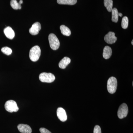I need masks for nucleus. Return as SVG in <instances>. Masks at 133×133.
<instances>
[{"label": "nucleus", "instance_id": "1", "mask_svg": "<svg viewBox=\"0 0 133 133\" xmlns=\"http://www.w3.org/2000/svg\"><path fill=\"white\" fill-rule=\"evenodd\" d=\"M41 55V50L38 45L34 46L30 51L29 57L32 62H36L38 61Z\"/></svg>", "mask_w": 133, "mask_h": 133}, {"label": "nucleus", "instance_id": "2", "mask_svg": "<svg viewBox=\"0 0 133 133\" xmlns=\"http://www.w3.org/2000/svg\"><path fill=\"white\" fill-rule=\"evenodd\" d=\"M107 90L111 94H113L116 92L117 87V80L116 78L111 77L109 78L107 81Z\"/></svg>", "mask_w": 133, "mask_h": 133}, {"label": "nucleus", "instance_id": "3", "mask_svg": "<svg viewBox=\"0 0 133 133\" xmlns=\"http://www.w3.org/2000/svg\"><path fill=\"white\" fill-rule=\"evenodd\" d=\"M49 41L50 47L52 49L56 50L59 48L60 43L56 36L53 33L50 34L49 36Z\"/></svg>", "mask_w": 133, "mask_h": 133}, {"label": "nucleus", "instance_id": "4", "mask_svg": "<svg viewBox=\"0 0 133 133\" xmlns=\"http://www.w3.org/2000/svg\"><path fill=\"white\" fill-rule=\"evenodd\" d=\"M39 78L41 82L51 83L55 81L56 78L54 74L52 73L42 72L39 75Z\"/></svg>", "mask_w": 133, "mask_h": 133}, {"label": "nucleus", "instance_id": "5", "mask_svg": "<svg viewBox=\"0 0 133 133\" xmlns=\"http://www.w3.org/2000/svg\"><path fill=\"white\" fill-rule=\"evenodd\" d=\"M5 109L9 112H17L19 109L16 102L12 100L6 101L5 104Z\"/></svg>", "mask_w": 133, "mask_h": 133}, {"label": "nucleus", "instance_id": "6", "mask_svg": "<svg viewBox=\"0 0 133 133\" xmlns=\"http://www.w3.org/2000/svg\"><path fill=\"white\" fill-rule=\"evenodd\" d=\"M128 112L127 105L125 103L122 104L119 108L118 111V116L119 119H122L126 117Z\"/></svg>", "mask_w": 133, "mask_h": 133}, {"label": "nucleus", "instance_id": "7", "mask_svg": "<svg viewBox=\"0 0 133 133\" xmlns=\"http://www.w3.org/2000/svg\"><path fill=\"white\" fill-rule=\"evenodd\" d=\"M117 37L115 36V33L111 31L109 32L104 37L105 42L109 44L114 43L117 41Z\"/></svg>", "mask_w": 133, "mask_h": 133}, {"label": "nucleus", "instance_id": "8", "mask_svg": "<svg viewBox=\"0 0 133 133\" xmlns=\"http://www.w3.org/2000/svg\"><path fill=\"white\" fill-rule=\"evenodd\" d=\"M57 114L58 118L62 122L66 121L67 119L66 112L63 108L62 107L58 108L57 111Z\"/></svg>", "mask_w": 133, "mask_h": 133}, {"label": "nucleus", "instance_id": "9", "mask_svg": "<svg viewBox=\"0 0 133 133\" xmlns=\"http://www.w3.org/2000/svg\"><path fill=\"white\" fill-rule=\"evenodd\" d=\"M41 29V24L40 23L36 22L32 25L29 31L30 33L32 35H36L39 33V31Z\"/></svg>", "mask_w": 133, "mask_h": 133}, {"label": "nucleus", "instance_id": "10", "mask_svg": "<svg viewBox=\"0 0 133 133\" xmlns=\"http://www.w3.org/2000/svg\"><path fill=\"white\" fill-rule=\"evenodd\" d=\"M17 128L22 133H31L32 129L29 125L24 124H20L17 126Z\"/></svg>", "mask_w": 133, "mask_h": 133}, {"label": "nucleus", "instance_id": "11", "mask_svg": "<svg viewBox=\"0 0 133 133\" xmlns=\"http://www.w3.org/2000/svg\"><path fill=\"white\" fill-rule=\"evenodd\" d=\"M4 33L6 36L10 39H13L15 37V33L14 30L10 26H8L4 29Z\"/></svg>", "mask_w": 133, "mask_h": 133}, {"label": "nucleus", "instance_id": "12", "mask_svg": "<svg viewBox=\"0 0 133 133\" xmlns=\"http://www.w3.org/2000/svg\"><path fill=\"white\" fill-rule=\"evenodd\" d=\"M71 59L69 57H64L59 62L58 65L60 69H65L66 68V66L70 63Z\"/></svg>", "mask_w": 133, "mask_h": 133}, {"label": "nucleus", "instance_id": "13", "mask_svg": "<svg viewBox=\"0 0 133 133\" xmlns=\"http://www.w3.org/2000/svg\"><path fill=\"white\" fill-rule=\"evenodd\" d=\"M112 54V50L111 48L108 46L105 47L104 50H103V57L105 59H109L111 56Z\"/></svg>", "mask_w": 133, "mask_h": 133}, {"label": "nucleus", "instance_id": "14", "mask_svg": "<svg viewBox=\"0 0 133 133\" xmlns=\"http://www.w3.org/2000/svg\"><path fill=\"white\" fill-rule=\"evenodd\" d=\"M60 29L61 33L63 35L69 36L71 34V31L69 28L64 25H61L60 26Z\"/></svg>", "mask_w": 133, "mask_h": 133}, {"label": "nucleus", "instance_id": "15", "mask_svg": "<svg viewBox=\"0 0 133 133\" xmlns=\"http://www.w3.org/2000/svg\"><path fill=\"white\" fill-rule=\"evenodd\" d=\"M57 2L60 5H72L77 2V0H57Z\"/></svg>", "mask_w": 133, "mask_h": 133}, {"label": "nucleus", "instance_id": "16", "mask_svg": "<svg viewBox=\"0 0 133 133\" xmlns=\"http://www.w3.org/2000/svg\"><path fill=\"white\" fill-rule=\"evenodd\" d=\"M112 21L117 23L118 21V12L116 8H113L112 11Z\"/></svg>", "mask_w": 133, "mask_h": 133}, {"label": "nucleus", "instance_id": "17", "mask_svg": "<svg viewBox=\"0 0 133 133\" xmlns=\"http://www.w3.org/2000/svg\"><path fill=\"white\" fill-rule=\"evenodd\" d=\"M104 5L108 12H111L113 9L112 0H104Z\"/></svg>", "mask_w": 133, "mask_h": 133}, {"label": "nucleus", "instance_id": "18", "mask_svg": "<svg viewBox=\"0 0 133 133\" xmlns=\"http://www.w3.org/2000/svg\"><path fill=\"white\" fill-rule=\"evenodd\" d=\"M10 5L12 8L15 10L21 9L22 8L21 5L17 2L16 0H11Z\"/></svg>", "mask_w": 133, "mask_h": 133}, {"label": "nucleus", "instance_id": "19", "mask_svg": "<svg viewBox=\"0 0 133 133\" xmlns=\"http://www.w3.org/2000/svg\"><path fill=\"white\" fill-rule=\"evenodd\" d=\"M129 20L127 17L124 16L122 21L121 26L122 28L127 29L128 26Z\"/></svg>", "mask_w": 133, "mask_h": 133}, {"label": "nucleus", "instance_id": "20", "mask_svg": "<svg viewBox=\"0 0 133 133\" xmlns=\"http://www.w3.org/2000/svg\"><path fill=\"white\" fill-rule=\"evenodd\" d=\"M1 51L3 53L8 56L11 55L12 52V49L8 47H3L2 48Z\"/></svg>", "mask_w": 133, "mask_h": 133}, {"label": "nucleus", "instance_id": "21", "mask_svg": "<svg viewBox=\"0 0 133 133\" xmlns=\"http://www.w3.org/2000/svg\"><path fill=\"white\" fill-rule=\"evenodd\" d=\"M94 133H101V128L99 126L97 125L94 129Z\"/></svg>", "mask_w": 133, "mask_h": 133}, {"label": "nucleus", "instance_id": "22", "mask_svg": "<svg viewBox=\"0 0 133 133\" xmlns=\"http://www.w3.org/2000/svg\"><path fill=\"white\" fill-rule=\"evenodd\" d=\"M40 131L41 133H51L49 130L44 128H40Z\"/></svg>", "mask_w": 133, "mask_h": 133}, {"label": "nucleus", "instance_id": "23", "mask_svg": "<svg viewBox=\"0 0 133 133\" xmlns=\"http://www.w3.org/2000/svg\"><path fill=\"white\" fill-rule=\"evenodd\" d=\"M23 2V1L22 0H20V1H19V3H20L21 5L22 4Z\"/></svg>", "mask_w": 133, "mask_h": 133}, {"label": "nucleus", "instance_id": "24", "mask_svg": "<svg viewBox=\"0 0 133 133\" xmlns=\"http://www.w3.org/2000/svg\"><path fill=\"white\" fill-rule=\"evenodd\" d=\"M123 15L121 14V13H118V16H119L120 17H122Z\"/></svg>", "mask_w": 133, "mask_h": 133}, {"label": "nucleus", "instance_id": "25", "mask_svg": "<svg viewBox=\"0 0 133 133\" xmlns=\"http://www.w3.org/2000/svg\"><path fill=\"white\" fill-rule=\"evenodd\" d=\"M133 41L132 40V42H131V43H132V45H133Z\"/></svg>", "mask_w": 133, "mask_h": 133}]
</instances>
